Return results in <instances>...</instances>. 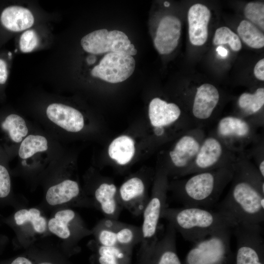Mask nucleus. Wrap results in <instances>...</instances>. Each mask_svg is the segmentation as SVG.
<instances>
[{
    "instance_id": "a211bd4d",
    "label": "nucleus",
    "mask_w": 264,
    "mask_h": 264,
    "mask_svg": "<svg viewBox=\"0 0 264 264\" xmlns=\"http://www.w3.org/2000/svg\"><path fill=\"white\" fill-rule=\"evenodd\" d=\"M211 16L210 10L204 4L196 3L190 7L187 16L188 32L189 40L193 45L201 46L206 42Z\"/></svg>"
},
{
    "instance_id": "39448f33",
    "label": "nucleus",
    "mask_w": 264,
    "mask_h": 264,
    "mask_svg": "<svg viewBox=\"0 0 264 264\" xmlns=\"http://www.w3.org/2000/svg\"><path fill=\"white\" fill-rule=\"evenodd\" d=\"M233 228L219 230L196 243L187 253L184 264H228Z\"/></svg>"
},
{
    "instance_id": "aec40b11",
    "label": "nucleus",
    "mask_w": 264,
    "mask_h": 264,
    "mask_svg": "<svg viewBox=\"0 0 264 264\" xmlns=\"http://www.w3.org/2000/svg\"><path fill=\"white\" fill-rule=\"evenodd\" d=\"M46 113L50 121L68 132H78L84 127L82 114L71 107L53 103L47 107Z\"/></svg>"
},
{
    "instance_id": "4c0bfd02",
    "label": "nucleus",
    "mask_w": 264,
    "mask_h": 264,
    "mask_svg": "<svg viewBox=\"0 0 264 264\" xmlns=\"http://www.w3.org/2000/svg\"><path fill=\"white\" fill-rule=\"evenodd\" d=\"M8 71L6 62L0 59V84H4L7 79Z\"/></svg>"
},
{
    "instance_id": "c756f323",
    "label": "nucleus",
    "mask_w": 264,
    "mask_h": 264,
    "mask_svg": "<svg viewBox=\"0 0 264 264\" xmlns=\"http://www.w3.org/2000/svg\"><path fill=\"white\" fill-rule=\"evenodd\" d=\"M45 137L39 135H29L21 144L19 155L22 159H26L35 154L45 151L48 149Z\"/></svg>"
},
{
    "instance_id": "20e7f679",
    "label": "nucleus",
    "mask_w": 264,
    "mask_h": 264,
    "mask_svg": "<svg viewBox=\"0 0 264 264\" xmlns=\"http://www.w3.org/2000/svg\"><path fill=\"white\" fill-rule=\"evenodd\" d=\"M168 174L164 169L158 172L153 193L143 211L141 226L142 239L139 255L150 248L158 239V232L163 211L167 207Z\"/></svg>"
},
{
    "instance_id": "0eeeda50",
    "label": "nucleus",
    "mask_w": 264,
    "mask_h": 264,
    "mask_svg": "<svg viewBox=\"0 0 264 264\" xmlns=\"http://www.w3.org/2000/svg\"><path fill=\"white\" fill-rule=\"evenodd\" d=\"M237 156L211 132L206 134L194 161L181 176L232 166Z\"/></svg>"
},
{
    "instance_id": "dca6fc26",
    "label": "nucleus",
    "mask_w": 264,
    "mask_h": 264,
    "mask_svg": "<svg viewBox=\"0 0 264 264\" xmlns=\"http://www.w3.org/2000/svg\"><path fill=\"white\" fill-rule=\"evenodd\" d=\"M181 30V21L177 17L166 15L160 20L154 40V46L160 54H169L176 48Z\"/></svg>"
},
{
    "instance_id": "5701e85b",
    "label": "nucleus",
    "mask_w": 264,
    "mask_h": 264,
    "mask_svg": "<svg viewBox=\"0 0 264 264\" xmlns=\"http://www.w3.org/2000/svg\"><path fill=\"white\" fill-rule=\"evenodd\" d=\"M135 151L133 140L125 135L115 138L110 143L108 148L110 157L120 165L129 163L133 158Z\"/></svg>"
},
{
    "instance_id": "f8f14e48",
    "label": "nucleus",
    "mask_w": 264,
    "mask_h": 264,
    "mask_svg": "<svg viewBox=\"0 0 264 264\" xmlns=\"http://www.w3.org/2000/svg\"><path fill=\"white\" fill-rule=\"evenodd\" d=\"M220 99L219 89L211 84L203 83L196 88L187 111L196 127L203 128L215 121Z\"/></svg>"
},
{
    "instance_id": "72a5a7b5",
    "label": "nucleus",
    "mask_w": 264,
    "mask_h": 264,
    "mask_svg": "<svg viewBox=\"0 0 264 264\" xmlns=\"http://www.w3.org/2000/svg\"><path fill=\"white\" fill-rule=\"evenodd\" d=\"M245 152L250 159H253L262 176L264 177V140L262 135L250 146Z\"/></svg>"
},
{
    "instance_id": "9d476101",
    "label": "nucleus",
    "mask_w": 264,
    "mask_h": 264,
    "mask_svg": "<svg viewBox=\"0 0 264 264\" xmlns=\"http://www.w3.org/2000/svg\"><path fill=\"white\" fill-rule=\"evenodd\" d=\"M232 233L237 242L235 264H264L261 225L238 223Z\"/></svg>"
},
{
    "instance_id": "ddd939ff",
    "label": "nucleus",
    "mask_w": 264,
    "mask_h": 264,
    "mask_svg": "<svg viewBox=\"0 0 264 264\" xmlns=\"http://www.w3.org/2000/svg\"><path fill=\"white\" fill-rule=\"evenodd\" d=\"M135 67L134 58L123 52L106 54L91 71L92 76L110 83H118L128 79Z\"/></svg>"
},
{
    "instance_id": "412c9836",
    "label": "nucleus",
    "mask_w": 264,
    "mask_h": 264,
    "mask_svg": "<svg viewBox=\"0 0 264 264\" xmlns=\"http://www.w3.org/2000/svg\"><path fill=\"white\" fill-rule=\"evenodd\" d=\"M0 21L8 30L19 32L32 26L34 19L29 9L19 6H11L3 10Z\"/></svg>"
},
{
    "instance_id": "9b49d317",
    "label": "nucleus",
    "mask_w": 264,
    "mask_h": 264,
    "mask_svg": "<svg viewBox=\"0 0 264 264\" xmlns=\"http://www.w3.org/2000/svg\"><path fill=\"white\" fill-rule=\"evenodd\" d=\"M81 44L85 51L93 54L123 52L132 56L137 52L127 35L118 30H95L84 36Z\"/></svg>"
},
{
    "instance_id": "2f4dec72",
    "label": "nucleus",
    "mask_w": 264,
    "mask_h": 264,
    "mask_svg": "<svg viewBox=\"0 0 264 264\" xmlns=\"http://www.w3.org/2000/svg\"><path fill=\"white\" fill-rule=\"evenodd\" d=\"M213 43L216 45L228 44L235 51H240L242 47L239 36L226 26L219 27L216 30Z\"/></svg>"
},
{
    "instance_id": "f3484780",
    "label": "nucleus",
    "mask_w": 264,
    "mask_h": 264,
    "mask_svg": "<svg viewBox=\"0 0 264 264\" xmlns=\"http://www.w3.org/2000/svg\"><path fill=\"white\" fill-rule=\"evenodd\" d=\"M264 88H257L253 92H245L237 100L238 112L235 114L249 121L257 128L264 125Z\"/></svg>"
},
{
    "instance_id": "2eb2a0df",
    "label": "nucleus",
    "mask_w": 264,
    "mask_h": 264,
    "mask_svg": "<svg viewBox=\"0 0 264 264\" xmlns=\"http://www.w3.org/2000/svg\"><path fill=\"white\" fill-rule=\"evenodd\" d=\"M118 198L122 208L135 216L142 215L149 199L146 184L138 176H133L122 183L118 190Z\"/></svg>"
},
{
    "instance_id": "f704fd0d",
    "label": "nucleus",
    "mask_w": 264,
    "mask_h": 264,
    "mask_svg": "<svg viewBox=\"0 0 264 264\" xmlns=\"http://www.w3.org/2000/svg\"><path fill=\"white\" fill-rule=\"evenodd\" d=\"M39 38L33 30H27L23 32L20 39V50L24 53L30 52L38 45Z\"/></svg>"
},
{
    "instance_id": "7ed1b4c3",
    "label": "nucleus",
    "mask_w": 264,
    "mask_h": 264,
    "mask_svg": "<svg viewBox=\"0 0 264 264\" xmlns=\"http://www.w3.org/2000/svg\"><path fill=\"white\" fill-rule=\"evenodd\" d=\"M233 165L192 174L187 178L173 181L170 187L183 206L214 208L231 182Z\"/></svg>"
},
{
    "instance_id": "f03ea898",
    "label": "nucleus",
    "mask_w": 264,
    "mask_h": 264,
    "mask_svg": "<svg viewBox=\"0 0 264 264\" xmlns=\"http://www.w3.org/2000/svg\"><path fill=\"white\" fill-rule=\"evenodd\" d=\"M161 219L167 220L184 240L194 243L219 230L233 228L238 224L227 212L199 207H167Z\"/></svg>"
},
{
    "instance_id": "b1692460",
    "label": "nucleus",
    "mask_w": 264,
    "mask_h": 264,
    "mask_svg": "<svg viewBox=\"0 0 264 264\" xmlns=\"http://www.w3.org/2000/svg\"><path fill=\"white\" fill-rule=\"evenodd\" d=\"M132 253L118 245L107 246L97 243L98 264H130Z\"/></svg>"
},
{
    "instance_id": "a878e982",
    "label": "nucleus",
    "mask_w": 264,
    "mask_h": 264,
    "mask_svg": "<svg viewBox=\"0 0 264 264\" xmlns=\"http://www.w3.org/2000/svg\"><path fill=\"white\" fill-rule=\"evenodd\" d=\"M77 217L71 209H64L57 212L48 223L49 230L60 238L67 239L72 236L70 224Z\"/></svg>"
},
{
    "instance_id": "bb28decb",
    "label": "nucleus",
    "mask_w": 264,
    "mask_h": 264,
    "mask_svg": "<svg viewBox=\"0 0 264 264\" xmlns=\"http://www.w3.org/2000/svg\"><path fill=\"white\" fill-rule=\"evenodd\" d=\"M118 220L105 218L97 224L94 230L96 242L103 246L117 245L116 229Z\"/></svg>"
},
{
    "instance_id": "7c9ffc66",
    "label": "nucleus",
    "mask_w": 264,
    "mask_h": 264,
    "mask_svg": "<svg viewBox=\"0 0 264 264\" xmlns=\"http://www.w3.org/2000/svg\"><path fill=\"white\" fill-rule=\"evenodd\" d=\"M14 219L16 224L19 225L30 222L34 230L38 233H42L45 230L46 220L41 215L40 211L36 208L20 210L15 214Z\"/></svg>"
},
{
    "instance_id": "473e14b6",
    "label": "nucleus",
    "mask_w": 264,
    "mask_h": 264,
    "mask_svg": "<svg viewBox=\"0 0 264 264\" xmlns=\"http://www.w3.org/2000/svg\"><path fill=\"white\" fill-rule=\"evenodd\" d=\"M245 18L254 25L264 29V4L262 2H249L245 6Z\"/></svg>"
},
{
    "instance_id": "423d86ee",
    "label": "nucleus",
    "mask_w": 264,
    "mask_h": 264,
    "mask_svg": "<svg viewBox=\"0 0 264 264\" xmlns=\"http://www.w3.org/2000/svg\"><path fill=\"white\" fill-rule=\"evenodd\" d=\"M217 120L212 132L236 154L246 151L261 136L257 132L258 128L237 115H226Z\"/></svg>"
},
{
    "instance_id": "c9c22d12",
    "label": "nucleus",
    "mask_w": 264,
    "mask_h": 264,
    "mask_svg": "<svg viewBox=\"0 0 264 264\" xmlns=\"http://www.w3.org/2000/svg\"><path fill=\"white\" fill-rule=\"evenodd\" d=\"M11 182L7 169L0 165V198L7 197L10 193Z\"/></svg>"
},
{
    "instance_id": "4468645a",
    "label": "nucleus",
    "mask_w": 264,
    "mask_h": 264,
    "mask_svg": "<svg viewBox=\"0 0 264 264\" xmlns=\"http://www.w3.org/2000/svg\"><path fill=\"white\" fill-rule=\"evenodd\" d=\"M139 264H182L176 248V231L168 223L163 235L144 253Z\"/></svg>"
},
{
    "instance_id": "c85d7f7f",
    "label": "nucleus",
    "mask_w": 264,
    "mask_h": 264,
    "mask_svg": "<svg viewBox=\"0 0 264 264\" xmlns=\"http://www.w3.org/2000/svg\"><path fill=\"white\" fill-rule=\"evenodd\" d=\"M2 128L7 131L10 138L17 143L20 142L28 133V128L24 120L15 114L9 115L1 124Z\"/></svg>"
},
{
    "instance_id": "1a4fd4ad",
    "label": "nucleus",
    "mask_w": 264,
    "mask_h": 264,
    "mask_svg": "<svg viewBox=\"0 0 264 264\" xmlns=\"http://www.w3.org/2000/svg\"><path fill=\"white\" fill-rule=\"evenodd\" d=\"M148 115L154 133L159 138L167 136L166 130L173 126L182 132L196 127L185 111L177 104L168 102L159 97L151 100Z\"/></svg>"
},
{
    "instance_id": "e433bc0d",
    "label": "nucleus",
    "mask_w": 264,
    "mask_h": 264,
    "mask_svg": "<svg viewBox=\"0 0 264 264\" xmlns=\"http://www.w3.org/2000/svg\"><path fill=\"white\" fill-rule=\"evenodd\" d=\"M254 74L259 80L264 81V59L259 60L255 65L254 68Z\"/></svg>"
},
{
    "instance_id": "a19ab883",
    "label": "nucleus",
    "mask_w": 264,
    "mask_h": 264,
    "mask_svg": "<svg viewBox=\"0 0 264 264\" xmlns=\"http://www.w3.org/2000/svg\"><path fill=\"white\" fill-rule=\"evenodd\" d=\"M164 5L165 6H169V3H168V2H165L164 3Z\"/></svg>"
},
{
    "instance_id": "f257e3e1",
    "label": "nucleus",
    "mask_w": 264,
    "mask_h": 264,
    "mask_svg": "<svg viewBox=\"0 0 264 264\" xmlns=\"http://www.w3.org/2000/svg\"><path fill=\"white\" fill-rule=\"evenodd\" d=\"M230 189L214 208L230 213L238 223L261 225L264 220V178L252 163L236 160Z\"/></svg>"
},
{
    "instance_id": "393cba45",
    "label": "nucleus",
    "mask_w": 264,
    "mask_h": 264,
    "mask_svg": "<svg viewBox=\"0 0 264 264\" xmlns=\"http://www.w3.org/2000/svg\"><path fill=\"white\" fill-rule=\"evenodd\" d=\"M116 235L117 245L131 251L135 245L141 242V226L118 220Z\"/></svg>"
},
{
    "instance_id": "4be33fe9",
    "label": "nucleus",
    "mask_w": 264,
    "mask_h": 264,
    "mask_svg": "<svg viewBox=\"0 0 264 264\" xmlns=\"http://www.w3.org/2000/svg\"><path fill=\"white\" fill-rule=\"evenodd\" d=\"M78 183L66 179L50 187L46 194L47 203L52 206L69 202L76 199L80 194Z\"/></svg>"
},
{
    "instance_id": "6ab92c4d",
    "label": "nucleus",
    "mask_w": 264,
    "mask_h": 264,
    "mask_svg": "<svg viewBox=\"0 0 264 264\" xmlns=\"http://www.w3.org/2000/svg\"><path fill=\"white\" fill-rule=\"evenodd\" d=\"M94 203L105 218L118 220L123 208L118 198L115 185L108 181L101 182L93 193Z\"/></svg>"
},
{
    "instance_id": "58836bf2",
    "label": "nucleus",
    "mask_w": 264,
    "mask_h": 264,
    "mask_svg": "<svg viewBox=\"0 0 264 264\" xmlns=\"http://www.w3.org/2000/svg\"><path fill=\"white\" fill-rule=\"evenodd\" d=\"M217 51L218 52V54L221 57H226L227 55V50L222 46H219Z\"/></svg>"
},
{
    "instance_id": "ea45409f",
    "label": "nucleus",
    "mask_w": 264,
    "mask_h": 264,
    "mask_svg": "<svg viewBox=\"0 0 264 264\" xmlns=\"http://www.w3.org/2000/svg\"><path fill=\"white\" fill-rule=\"evenodd\" d=\"M39 264H52L49 262H43V263H40Z\"/></svg>"
},
{
    "instance_id": "cd10ccee",
    "label": "nucleus",
    "mask_w": 264,
    "mask_h": 264,
    "mask_svg": "<svg viewBox=\"0 0 264 264\" xmlns=\"http://www.w3.org/2000/svg\"><path fill=\"white\" fill-rule=\"evenodd\" d=\"M237 31L239 37L248 46L255 49L264 46V33L248 21H242L238 27Z\"/></svg>"
},
{
    "instance_id": "6e6552de",
    "label": "nucleus",
    "mask_w": 264,
    "mask_h": 264,
    "mask_svg": "<svg viewBox=\"0 0 264 264\" xmlns=\"http://www.w3.org/2000/svg\"><path fill=\"white\" fill-rule=\"evenodd\" d=\"M206 135L203 128L194 127L178 135L168 152V166L165 169L174 177H180L194 161Z\"/></svg>"
}]
</instances>
